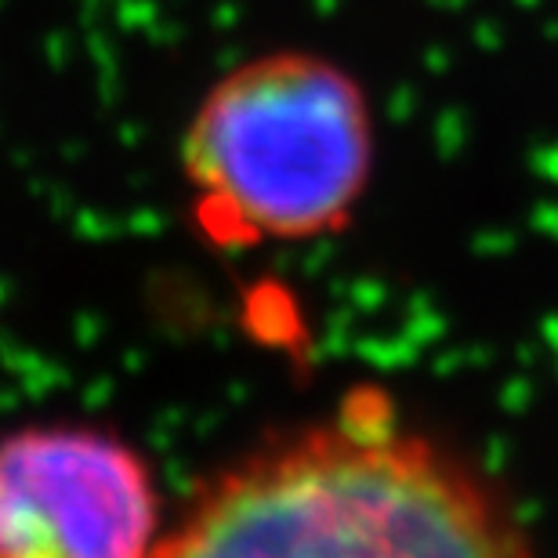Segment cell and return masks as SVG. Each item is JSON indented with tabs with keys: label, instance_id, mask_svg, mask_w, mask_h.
<instances>
[{
	"label": "cell",
	"instance_id": "obj_3",
	"mask_svg": "<svg viewBox=\"0 0 558 558\" xmlns=\"http://www.w3.org/2000/svg\"><path fill=\"white\" fill-rule=\"evenodd\" d=\"M149 453L98 421L0 432V558H142L167 530Z\"/></svg>",
	"mask_w": 558,
	"mask_h": 558
},
{
	"label": "cell",
	"instance_id": "obj_1",
	"mask_svg": "<svg viewBox=\"0 0 558 558\" xmlns=\"http://www.w3.org/2000/svg\"><path fill=\"white\" fill-rule=\"evenodd\" d=\"M530 522L450 442L403 424L381 388L265 432L189 486L163 558H519Z\"/></svg>",
	"mask_w": 558,
	"mask_h": 558
},
{
	"label": "cell",
	"instance_id": "obj_2",
	"mask_svg": "<svg viewBox=\"0 0 558 558\" xmlns=\"http://www.w3.org/2000/svg\"><path fill=\"white\" fill-rule=\"evenodd\" d=\"M377 120L352 70L312 48L229 65L178 142L199 243L247 254L338 236L374 185Z\"/></svg>",
	"mask_w": 558,
	"mask_h": 558
}]
</instances>
